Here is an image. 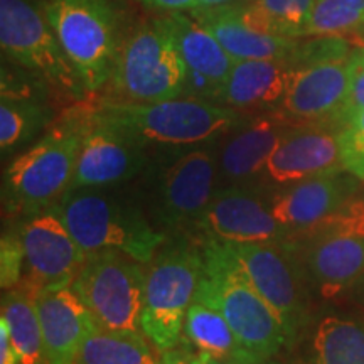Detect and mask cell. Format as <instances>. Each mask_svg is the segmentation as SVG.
<instances>
[{"label": "cell", "mask_w": 364, "mask_h": 364, "mask_svg": "<svg viewBox=\"0 0 364 364\" xmlns=\"http://www.w3.org/2000/svg\"><path fill=\"white\" fill-rule=\"evenodd\" d=\"M343 171L338 125L299 124L285 135L268 159L260 182L277 189Z\"/></svg>", "instance_id": "cell-15"}, {"label": "cell", "mask_w": 364, "mask_h": 364, "mask_svg": "<svg viewBox=\"0 0 364 364\" xmlns=\"http://www.w3.org/2000/svg\"><path fill=\"white\" fill-rule=\"evenodd\" d=\"M364 27V0H316L306 36H341Z\"/></svg>", "instance_id": "cell-29"}, {"label": "cell", "mask_w": 364, "mask_h": 364, "mask_svg": "<svg viewBox=\"0 0 364 364\" xmlns=\"http://www.w3.org/2000/svg\"><path fill=\"white\" fill-rule=\"evenodd\" d=\"M73 364H159V351L144 332L95 329Z\"/></svg>", "instance_id": "cell-27"}, {"label": "cell", "mask_w": 364, "mask_h": 364, "mask_svg": "<svg viewBox=\"0 0 364 364\" xmlns=\"http://www.w3.org/2000/svg\"><path fill=\"white\" fill-rule=\"evenodd\" d=\"M349 58L292 68L280 112L300 124H338L348 102Z\"/></svg>", "instance_id": "cell-17"}, {"label": "cell", "mask_w": 364, "mask_h": 364, "mask_svg": "<svg viewBox=\"0 0 364 364\" xmlns=\"http://www.w3.org/2000/svg\"><path fill=\"white\" fill-rule=\"evenodd\" d=\"M166 19L188 68L186 97L218 103L236 61L191 12H171Z\"/></svg>", "instance_id": "cell-20"}, {"label": "cell", "mask_w": 364, "mask_h": 364, "mask_svg": "<svg viewBox=\"0 0 364 364\" xmlns=\"http://www.w3.org/2000/svg\"><path fill=\"white\" fill-rule=\"evenodd\" d=\"M272 191L263 182L220 186L196 233L221 243L285 241L290 231L273 216Z\"/></svg>", "instance_id": "cell-12"}, {"label": "cell", "mask_w": 364, "mask_h": 364, "mask_svg": "<svg viewBox=\"0 0 364 364\" xmlns=\"http://www.w3.org/2000/svg\"><path fill=\"white\" fill-rule=\"evenodd\" d=\"M354 295H356L359 306L364 309V275L361 277V280L354 285Z\"/></svg>", "instance_id": "cell-39"}, {"label": "cell", "mask_w": 364, "mask_h": 364, "mask_svg": "<svg viewBox=\"0 0 364 364\" xmlns=\"http://www.w3.org/2000/svg\"><path fill=\"white\" fill-rule=\"evenodd\" d=\"M206 27L235 61L247 59H289L299 39L255 31L245 24L231 6L196 9L191 12Z\"/></svg>", "instance_id": "cell-23"}, {"label": "cell", "mask_w": 364, "mask_h": 364, "mask_svg": "<svg viewBox=\"0 0 364 364\" xmlns=\"http://www.w3.org/2000/svg\"><path fill=\"white\" fill-rule=\"evenodd\" d=\"M149 164L147 149L100 115L88 103V115L71 189L110 188L134 179Z\"/></svg>", "instance_id": "cell-14"}, {"label": "cell", "mask_w": 364, "mask_h": 364, "mask_svg": "<svg viewBox=\"0 0 364 364\" xmlns=\"http://www.w3.org/2000/svg\"><path fill=\"white\" fill-rule=\"evenodd\" d=\"M292 66L287 59L236 61L218 103L236 112H275L284 103Z\"/></svg>", "instance_id": "cell-22"}, {"label": "cell", "mask_w": 364, "mask_h": 364, "mask_svg": "<svg viewBox=\"0 0 364 364\" xmlns=\"http://www.w3.org/2000/svg\"><path fill=\"white\" fill-rule=\"evenodd\" d=\"M292 351L290 364H364V318H321Z\"/></svg>", "instance_id": "cell-24"}, {"label": "cell", "mask_w": 364, "mask_h": 364, "mask_svg": "<svg viewBox=\"0 0 364 364\" xmlns=\"http://www.w3.org/2000/svg\"><path fill=\"white\" fill-rule=\"evenodd\" d=\"M363 189V181L346 171L312 177L273 189L272 213L292 235L338 213Z\"/></svg>", "instance_id": "cell-18"}, {"label": "cell", "mask_w": 364, "mask_h": 364, "mask_svg": "<svg viewBox=\"0 0 364 364\" xmlns=\"http://www.w3.org/2000/svg\"><path fill=\"white\" fill-rule=\"evenodd\" d=\"M260 11L273 34L300 39L306 36L307 22L316 0H248Z\"/></svg>", "instance_id": "cell-30"}, {"label": "cell", "mask_w": 364, "mask_h": 364, "mask_svg": "<svg viewBox=\"0 0 364 364\" xmlns=\"http://www.w3.org/2000/svg\"><path fill=\"white\" fill-rule=\"evenodd\" d=\"M344 171L364 182V110L338 122Z\"/></svg>", "instance_id": "cell-31"}, {"label": "cell", "mask_w": 364, "mask_h": 364, "mask_svg": "<svg viewBox=\"0 0 364 364\" xmlns=\"http://www.w3.org/2000/svg\"><path fill=\"white\" fill-rule=\"evenodd\" d=\"M147 263L118 250L86 257L73 282L98 329L144 332V294Z\"/></svg>", "instance_id": "cell-10"}, {"label": "cell", "mask_w": 364, "mask_h": 364, "mask_svg": "<svg viewBox=\"0 0 364 364\" xmlns=\"http://www.w3.org/2000/svg\"><path fill=\"white\" fill-rule=\"evenodd\" d=\"M201 364H282L277 358H267L260 354H248L243 358H215L211 354L198 353Z\"/></svg>", "instance_id": "cell-35"}, {"label": "cell", "mask_w": 364, "mask_h": 364, "mask_svg": "<svg viewBox=\"0 0 364 364\" xmlns=\"http://www.w3.org/2000/svg\"><path fill=\"white\" fill-rule=\"evenodd\" d=\"M24 279V250L19 233H4L0 241V287L11 290Z\"/></svg>", "instance_id": "cell-32"}, {"label": "cell", "mask_w": 364, "mask_h": 364, "mask_svg": "<svg viewBox=\"0 0 364 364\" xmlns=\"http://www.w3.org/2000/svg\"><path fill=\"white\" fill-rule=\"evenodd\" d=\"M184 65L166 16L145 21L122 41L115 68L107 86L108 100L152 103L186 97Z\"/></svg>", "instance_id": "cell-6"}, {"label": "cell", "mask_w": 364, "mask_h": 364, "mask_svg": "<svg viewBox=\"0 0 364 364\" xmlns=\"http://www.w3.org/2000/svg\"><path fill=\"white\" fill-rule=\"evenodd\" d=\"M363 199H364V189H363Z\"/></svg>", "instance_id": "cell-40"}, {"label": "cell", "mask_w": 364, "mask_h": 364, "mask_svg": "<svg viewBox=\"0 0 364 364\" xmlns=\"http://www.w3.org/2000/svg\"><path fill=\"white\" fill-rule=\"evenodd\" d=\"M49 364H73L86 336L97 329L73 287L43 290L36 297Z\"/></svg>", "instance_id": "cell-21"}, {"label": "cell", "mask_w": 364, "mask_h": 364, "mask_svg": "<svg viewBox=\"0 0 364 364\" xmlns=\"http://www.w3.org/2000/svg\"><path fill=\"white\" fill-rule=\"evenodd\" d=\"M182 341L193 346L198 353L215 358H243L255 354L240 343L225 316L203 300H194L189 307Z\"/></svg>", "instance_id": "cell-28"}, {"label": "cell", "mask_w": 364, "mask_h": 364, "mask_svg": "<svg viewBox=\"0 0 364 364\" xmlns=\"http://www.w3.org/2000/svg\"><path fill=\"white\" fill-rule=\"evenodd\" d=\"M36 297L34 290L21 284L2 295L0 321L6 322L19 364H49Z\"/></svg>", "instance_id": "cell-26"}, {"label": "cell", "mask_w": 364, "mask_h": 364, "mask_svg": "<svg viewBox=\"0 0 364 364\" xmlns=\"http://www.w3.org/2000/svg\"><path fill=\"white\" fill-rule=\"evenodd\" d=\"M216 144L189 149L159 177L156 218L171 235H194L220 188Z\"/></svg>", "instance_id": "cell-11"}, {"label": "cell", "mask_w": 364, "mask_h": 364, "mask_svg": "<svg viewBox=\"0 0 364 364\" xmlns=\"http://www.w3.org/2000/svg\"><path fill=\"white\" fill-rule=\"evenodd\" d=\"M88 103H75L2 176V206L11 216L51 209L71 189L83 140Z\"/></svg>", "instance_id": "cell-1"}, {"label": "cell", "mask_w": 364, "mask_h": 364, "mask_svg": "<svg viewBox=\"0 0 364 364\" xmlns=\"http://www.w3.org/2000/svg\"><path fill=\"white\" fill-rule=\"evenodd\" d=\"M349 71H351V85H349L348 102H346L341 118L364 110V46L353 49L349 56Z\"/></svg>", "instance_id": "cell-33"}, {"label": "cell", "mask_w": 364, "mask_h": 364, "mask_svg": "<svg viewBox=\"0 0 364 364\" xmlns=\"http://www.w3.org/2000/svg\"><path fill=\"white\" fill-rule=\"evenodd\" d=\"M223 245L258 294L280 317L289 338V351H292L312 322V290L297 253L287 241Z\"/></svg>", "instance_id": "cell-8"}, {"label": "cell", "mask_w": 364, "mask_h": 364, "mask_svg": "<svg viewBox=\"0 0 364 364\" xmlns=\"http://www.w3.org/2000/svg\"><path fill=\"white\" fill-rule=\"evenodd\" d=\"M0 46L9 61L59 93L81 102L88 95L68 59L44 7L33 0H0Z\"/></svg>", "instance_id": "cell-7"}, {"label": "cell", "mask_w": 364, "mask_h": 364, "mask_svg": "<svg viewBox=\"0 0 364 364\" xmlns=\"http://www.w3.org/2000/svg\"><path fill=\"white\" fill-rule=\"evenodd\" d=\"M44 9L86 91L103 90L122 44L112 0H49Z\"/></svg>", "instance_id": "cell-9"}, {"label": "cell", "mask_w": 364, "mask_h": 364, "mask_svg": "<svg viewBox=\"0 0 364 364\" xmlns=\"http://www.w3.org/2000/svg\"><path fill=\"white\" fill-rule=\"evenodd\" d=\"M299 124L280 110L248 115L216 144L221 186L260 182L268 159Z\"/></svg>", "instance_id": "cell-16"}, {"label": "cell", "mask_w": 364, "mask_h": 364, "mask_svg": "<svg viewBox=\"0 0 364 364\" xmlns=\"http://www.w3.org/2000/svg\"><path fill=\"white\" fill-rule=\"evenodd\" d=\"M204 273L196 300L216 307L240 343L255 354L277 358L287 349L289 338L277 312L247 279L225 245L201 240Z\"/></svg>", "instance_id": "cell-3"}, {"label": "cell", "mask_w": 364, "mask_h": 364, "mask_svg": "<svg viewBox=\"0 0 364 364\" xmlns=\"http://www.w3.org/2000/svg\"><path fill=\"white\" fill-rule=\"evenodd\" d=\"M95 108L147 150L194 149L216 144L248 117L220 103L193 97L152 103L105 98L95 103Z\"/></svg>", "instance_id": "cell-2"}, {"label": "cell", "mask_w": 364, "mask_h": 364, "mask_svg": "<svg viewBox=\"0 0 364 364\" xmlns=\"http://www.w3.org/2000/svg\"><path fill=\"white\" fill-rule=\"evenodd\" d=\"M51 110L29 86H16L2 75L0 97V149L2 156L29 144L51 127Z\"/></svg>", "instance_id": "cell-25"}, {"label": "cell", "mask_w": 364, "mask_h": 364, "mask_svg": "<svg viewBox=\"0 0 364 364\" xmlns=\"http://www.w3.org/2000/svg\"><path fill=\"white\" fill-rule=\"evenodd\" d=\"M159 364H201L199 363L198 351L182 341L176 348L159 353Z\"/></svg>", "instance_id": "cell-34"}, {"label": "cell", "mask_w": 364, "mask_h": 364, "mask_svg": "<svg viewBox=\"0 0 364 364\" xmlns=\"http://www.w3.org/2000/svg\"><path fill=\"white\" fill-rule=\"evenodd\" d=\"M136 2L152 9V11H161L166 14L193 12L199 7L198 0H136Z\"/></svg>", "instance_id": "cell-36"}, {"label": "cell", "mask_w": 364, "mask_h": 364, "mask_svg": "<svg viewBox=\"0 0 364 364\" xmlns=\"http://www.w3.org/2000/svg\"><path fill=\"white\" fill-rule=\"evenodd\" d=\"M17 233L24 250V279L21 285L36 294L73 285L88 255L56 209L27 216Z\"/></svg>", "instance_id": "cell-13"}, {"label": "cell", "mask_w": 364, "mask_h": 364, "mask_svg": "<svg viewBox=\"0 0 364 364\" xmlns=\"http://www.w3.org/2000/svg\"><path fill=\"white\" fill-rule=\"evenodd\" d=\"M204 273L201 241L172 235L159 247L145 273L142 331L159 353L184 338V322Z\"/></svg>", "instance_id": "cell-4"}, {"label": "cell", "mask_w": 364, "mask_h": 364, "mask_svg": "<svg viewBox=\"0 0 364 364\" xmlns=\"http://www.w3.org/2000/svg\"><path fill=\"white\" fill-rule=\"evenodd\" d=\"M297 253L312 292L332 299L364 275V235L318 236L307 241H287Z\"/></svg>", "instance_id": "cell-19"}, {"label": "cell", "mask_w": 364, "mask_h": 364, "mask_svg": "<svg viewBox=\"0 0 364 364\" xmlns=\"http://www.w3.org/2000/svg\"><path fill=\"white\" fill-rule=\"evenodd\" d=\"M198 2H199L198 9H213V7L230 6V4L240 2V0H198Z\"/></svg>", "instance_id": "cell-38"}, {"label": "cell", "mask_w": 364, "mask_h": 364, "mask_svg": "<svg viewBox=\"0 0 364 364\" xmlns=\"http://www.w3.org/2000/svg\"><path fill=\"white\" fill-rule=\"evenodd\" d=\"M0 364H19L6 322L0 321Z\"/></svg>", "instance_id": "cell-37"}, {"label": "cell", "mask_w": 364, "mask_h": 364, "mask_svg": "<svg viewBox=\"0 0 364 364\" xmlns=\"http://www.w3.org/2000/svg\"><path fill=\"white\" fill-rule=\"evenodd\" d=\"M103 189H70L54 209L86 255L118 250L149 263L167 235L150 225L142 209Z\"/></svg>", "instance_id": "cell-5"}]
</instances>
